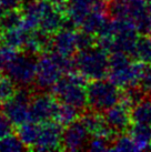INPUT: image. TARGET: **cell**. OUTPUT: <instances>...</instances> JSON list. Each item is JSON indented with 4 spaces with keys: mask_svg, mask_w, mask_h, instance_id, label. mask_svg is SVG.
Masks as SVG:
<instances>
[{
    "mask_svg": "<svg viewBox=\"0 0 151 152\" xmlns=\"http://www.w3.org/2000/svg\"><path fill=\"white\" fill-rule=\"evenodd\" d=\"M111 151H138L133 139L128 133L119 134L112 142Z\"/></svg>",
    "mask_w": 151,
    "mask_h": 152,
    "instance_id": "cell-21",
    "label": "cell"
},
{
    "mask_svg": "<svg viewBox=\"0 0 151 152\" xmlns=\"http://www.w3.org/2000/svg\"><path fill=\"white\" fill-rule=\"evenodd\" d=\"M31 30L26 29L21 25L17 28L7 30L0 34V46L11 47L18 50H23Z\"/></svg>",
    "mask_w": 151,
    "mask_h": 152,
    "instance_id": "cell-12",
    "label": "cell"
},
{
    "mask_svg": "<svg viewBox=\"0 0 151 152\" xmlns=\"http://www.w3.org/2000/svg\"><path fill=\"white\" fill-rule=\"evenodd\" d=\"M59 101L52 93L34 92L30 100V121L42 123L54 120Z\"/></svg>",
    "mask_w": 151,
    "mask_h": 152,
    "instance_id": "cell-6",
    "label": "cell"
},
{
    "mask_svg": "<svg viewBox=\"0 0 151 152\" xmlns=\"http://www.w3.org/2000/svg\"><path fill=\"white\" fill-rule=\"evenodd\" d=\"M108 15L106 11H100V10H91L84 18L79 29L84 30L86 32L97 36V34L100 31L102 26L105 25Z\"/></svg>",
    "mask_w": 151,
    "mask_h": 152,
    "instance_id": "cell-15",
    "label": "cell"
},
{
    "mask_svg": "<svg viewBox=\"0 0 151 152\" xmlns=\"http://www.w3.org/2000/svg\"><path fill=\"white\" fill-rule=\"evenodd\" d=\"M0 2L7 10L20 8V0H0Z\"/></svg>",
    "mask_w": 151,
    "mask_h": 152,
    "instance_id": "cell-26",
    "label": "cell"
},
{
    "mask_svg": "<svg viewBox=\"0 0 151 152\" xmlns=\"http://www.w3.org/2000/svg\"><path fill=\"white\" fill-rule=\"evenodd\" d=\"M22 20H23V12L21 8L8 10L0 20V32L17 28L22 25Z\"/></svg>",
    "mask_w": 151,
    "mask_h": 152,
    "instance_id": "cell-19",
    "label": "cell"
},
{
    "mask_svg": "<svg viewBox=\"0 0 151 152\" xmlns=\"http://www.w3.org/2000/svg\"><path fill=\"white\" fill-rule=\"evenodd\" d=\"M103 117L109 127L112 128L119 134L126 133L132 123L131 108L125 104L123 102H119L109 108L103 112Z\"/></svg>",
    "mask_w": 151,
    "mask_h": 152,
    "instance_id": "cell-10",
    "label": "cell"
},
{
    "mask_svg": "<svg viewBox=\"0 0 151 152\" xmlns=\"http://www.w3.org/2000/svg\"><path fill=\"white\" fill-rule=\"evenodd\" d=\"M138 86L142 89L146 96H151V64H146V69L143 71Z\"/></svg>",
    "mask_w": 151,
    "mask_h": 152,
    "instance_id": "cell-24",
    "label": "cell"
},
{
    "mask_svg": "<svg viewBox=\"0 0 151 152\" xmlns=\"http://www.w3.org/2000/svg\"><path fill=\"white\" fill-rule=\"evenodd\" d=\"M63 126L55 120L40 123V132L37 143L32 150L36 151H54L62 149Z\"/></svg>",
    "mask_w": 151,
    "mask_h": 152,
    "instance_id": "cell-8",
    "label": "cell"
},
{
    "mask_svg": "<svg viewBox=\"0 0 151 152\" xmlns=\"http://www.w3.org/2000/svg\"><path fill=\"white\" fill-rule=\"evenodd\" d=\"M73 1H77V2H81V4H88L90 6L91 8H92V6L95 4L97 0H73Z\"/></svg>",
    "mask_w": 151,
    "mask_h": 152,
    "instance_id": "cell-27",
    "label": "cell"
},
{
    "mask_svg": "<svg viewBox=\"0 0 151 152\" xmlns=\"http://www.w3.org/2000/svg\"><path fill=\"white\" fill-rule=\"evenodd\" d=\"M4 58H2L1 53H0V72L4 70Z\"/></svg>",
    "mask_w": 151,
    "mask_h": 152,
    "instance_id": "cell-29",
    "label": "cell"
},
{
    "mask_svg": "<svg viewBox=\"0 0 151 152\" xmlns=\"http://www.w3.org/2000/svg\"><path fill=\"white\" fill-rule=\"evenodd\" d=\"M77 70L89 81L105 79L109 72V53L95 46L87 50L78 51L75 56Z\"/></svg>",
    "mask_w": 151,
    "mask_h": 152,
    "instance_id": "cell-2",
    "label": "cell"
},
{
    "mask_svg": "<svg viewBox=\"0 0 151 152\" xmlns=\"http://www.w3.org/2000/svg\"><path fill=\"white\" fill-rule=\"evenodd\" d=\"M81 114H82V112L79 109H77L76 107L59 101L54 120L59 122L63 127H66L76 120H78L81 117Z\"/></svg>",
    "mask_w": 151,
    "mask_h": 152,
    "instance_id": "cell-16",
    "label": "cell"
},
{
    "mask_svg": "<svg viewBox=\"0 0 151 152\" xmlns=\"http://www.w3.org/2000/svg\"><path fill=\"white\" fill-rule=\"evenodd\" d=\"M127 133L133 139L138 151L151 149V126L146 123L132 122Z\"/></svg>",
    "mask_w": 151,
    "mask_h": 152,
    "instance_id": "cell-13",
    "label": "cell"
},
{
    "mask_svg": "<svg viewBox=\"0 0 151 152\" xmlns=\"http://www.w3.org/2000/svg\"><path fill=\"white\" fill-rule=\"evenodd\" d=\"M89 109L103 113L112 106L120 102L121 88L105 79L91 80L87 86Z\"/></svg>",
    "mask_w": 151,
    "mask_h": 152,
    "instance_id": "cell-4",
    "label": "cell"
},
{
    "mask_svg": "<svg viewBox=\"0 0 151 152\" xmlns=\"http://www.w3.org/2000/svg\"><path fill=\"white\" fill-rule=\"evenodd\" d=\"M89 80L78 70L63 75L51 88V93L60 102L76 107L82 113L89 109L87 86Z\"/></svg>",
    "mask_w": 151,
    "mask_h": 152,
    "instance_id": "cell-1",
    "label": "cell"
},
{
    "mask_svg": "<svg viewBox=\"0 0 151 152\" xmlns=\"http://www.w3.org/2000/svg\"><path fill=\"white\" fill-rule=\"evenodd\" d=\"M76 42L78 51L87 50L97 46V37L95 34H88L84 30L79 29L76 31Z\"/></svg>",
    "mask_w": 151,
    "mask_h": 152,
    "instance_id": "cell-22",
    "label": "cell"
},
{
    "mask_svg": "<svg viewBox=\"0 0 151 152\" xmlns=\"http://www.w3.org/2000/svg\"><path fill=\"white\" fill-rule=\"evenodd\" d=\"M131 120L151 126V96H146L131 109Z\"/></svg>",
    "mask_w": 151,
    "mask_h": 152,
    "instance_id": "cell-17",
    "label": "cell"
},
{
    "mask_svg": "<svg viewBox=\"0 0 151 152\" xmlns=\"http://www.w3.org/2000/svg\"><path fill=\"white\" fill-rule=\"evenodd\" d=\"M102 1H105V2H108V1H109V0H102Z\"/></svg>",
    "mask_w": 151,
    "mask_h": 152,
    "instance_id": "cell-30",
    "label": "cell"
},
{
    "mask_svg": "<svg viewBox=\"0 0 151 152\" xmlns=\"http://www.w3.org/2000/svg\"><path fill=\"white\" fill-rule=\"evenodd\" d=\"M132 58L143 64H151V34H141L139 37Z\"/></svg>",
    "mask_w": 151,
    "mask_h": 152,
    "instance_id": "cell-18",
    "label": "cell"
},
{
    "mask_svg": "<svg viewBox=\"0 0 151 152\" xmlns=\"http://www.w3.org/2000/svg\"><path fill=\"white\" fill-rule=\"evenodd\" d=\"M15 131L19 135L21 141L28 148V150H32L37 143L38 137H39L40 123L34 122V121H27V122L16 127Z\"/></svg>",
    "mask_w": 151,
    "mask_h": 152,
    "instance_id": "cell-14",
    "label": "cell"
},
{
    "mask_svg": "<svg viewBox=\"0 0 151 152\" xmlns=\"http://www.w3.org/2000/svg\"><path fill=\"white\" fill-rule=\"evenodd\" d=\"M28 150L25 143L21 141L17 133H10L7 137L0 139V151L10 152V151H22Z\"/></svg>",
    "mask_w": 151,
    "mask_h": 152,
    "instance_id": "cell-20",
    "label": "cell"
},
{
    "mask_svg": "<svg viewBox=\"0 0 151 152\" xmlns=\"http://www.w3.org/2000/svg\"><path fill=\"white\" fill-rule=\"evenodd\" d=\"M7 11H8V10H7V9L4 8V6H2V4L0 2V20H1V18L4 17V13L7 12Z\"/></svg>",
    "mask_w": 151,
    "mask_h": 152,
    "instance_id": "cell-28",
    "label": "cell"
},
{
    "mask_svg": "<svg viewBox=\"0 0 151 152\" xmlns=\"http://www.w3.org/2000/svg\"><path fill=\"white\" fill-rule=\"evenodd\" d=\"M13 127H15L13 123L9 120L8 117L4 112H0V139L12 133L16 130Z\"/></svg>",
    "mask_w": 151,
    "mask_h": 152,
    "instance_id": "cell-25",
    "label": "cell"
},
{
    "mask_svg": "<svg viewBox=\"0 0 151 152\" xmlns=\"http://www.w3.org/2000/svg\"><path fill=\"white\" fill-rule=\"evenodd\" d=\"M76 31L77 29L62 28L58 32L52 34L48 51H55L60 55L73 57L76 52H78L76 42Z\"/></svg>",
    "mask_w": 151,
    "mask_h": 152,
    "instance_id": "cell-11",
    "label": "cell"
},
{
    "mask_svg": "<svg viewBox=\"0 0 151 152\" xmlns=\"http://www.w3.org/2000/svg\"><path fill=\"white\" fill-rule=\"evenodd\" d=\"M37 60L34 55L19 51L4 64V71L18 88H31L37 78Z\"/></svg>",
    "mask_w": 151,
    "mask_h": 152,
    "instance_id": "cell-3",
    "label": "cell"
},
{
    "mask_svg": "<svg viewBox=\"0 0 151 152\" xmlns=\"http://www.w3.org/2000/svg\"><path fill=\"white\" fill-rule=\"evenodd\" d=\"M32 94L34 90L31 88H18L12 97L2 102L1 110L15 127L30 121L29 108Z\"/></svg>",
    "mask_w": 151,
    "mask_h": 152,
    "instance_id": "cell-5",
    "label": "cell"
},
{
    "mask_svg": "<svg viewBox=\"0 0 151 152\" xmlns=\"http://www.w3.org/2000/svg\"><path fill=\"white\" fill-rule=\"evenodd\" d=\"M90 133L81 122L76 120L63 128L62 132V149L66 151H79L87 148Z\"/></svg>",
    "mask_w": 151,
    "mask_h": 152,
    "instance_id": "cell-9",
    "label": "cell"
},
{
    "mask_svg": "<svg viewBox=\"0 0 151 152\" xmlns=\"http://www.w3.org/2000/svg\"><path fill=\"white\" fill-rule=\"evenodd\" d=\"M62 76V71L56 62L50 51L42 52L38 56L36 83L40 91L51 89Z\"/></svg>",
    "mask_w": 151,
    "mask_h": 152,
    "instance_id": "cell-7",
    "label": "cell"
},
{
    "mask_svg": "<svg viewBox=\"0 0 151 152\" xmlns=\"http://www.w3.org/2000/svg\"><path fill=\"white\" fill-rule=\"evenodd\" d=\"M112 142L109 140L101 138V137H93L92 139L89 140L86 150L89 151H111Z\"/></svg>",
    "mask_w": 151,
    "mask_h": 152,
    "instance_id": "cell-23",
    "label": "cell"
}]
</instances>
